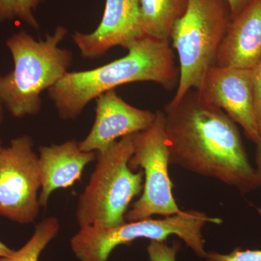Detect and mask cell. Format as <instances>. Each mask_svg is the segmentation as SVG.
Masks as SVG:
<instances>
[{
    "instance_id": "11",
    "label": "cell",
    "mask_w": 261,
    "mask_h": 261,
    "mask_svg": "<svg viewBox=\"0 0 261 261\" xmlns=\"http://www.w3.org/2000/svg\"><path fill=\"white\" fill-rule=\"evenodd\" d=\"M144 36L140 0H106L102 18L97 28L89 34L75 32L72 39L82 58L94 60L117 46L126 48Z\"/></svg>"
},
{
    "instance_id": "13",
    "label": "cell",
    "mask_w": 261,
    "mask_h": 261,
    "mask_svg": "<svg viewBox=\"0 0 261 261\" xmlns=\"http://www.w3.org/2000/svg\"><path fill=\"white\" fill-rule=\"evenodd\" d=\"M260 58L261 0H253L231 19L216 65L252 69Z\"/></svg>"
},
{
    "instance_id": "16",
    "label": "cell",
    "mask_w": 261,
    "mask_h": 261,
    "mask_svg": "<svg viewBox=\"0 0 261 261\" xmlns=\"http://www.w3.org/2000/svg\"><path fill=\"white\" fill-rule=\"evenodd\" d=\"M261 216V209H257ZM206 261H261V249H243L235 247L229 253H220L215 250L207 252Z\"/></svg>"
},
{
    "instance_id": "15",
    "label": "cell",
    "mask_w": 261,
    "mask_h": 261,
    "mask_svg": "<svg viewBox=\"0 0 261 261\" xmlns=\"http://www.w3.org/2000/svg\"><path fill=\"white\" fill-rule=\"evenodd\" d=\"M59 221L56 217L43 220L35 226L32 238L17 251L8 256L0 257V261H39L43 250L60 231Z\"/></svg>"
},
{
    "instance_id": "9",
    "label": "cell",
    "mask_w": 261,
    "mask_h": 261,
    "mask_svg": "<svg viewBox=\"0 0 261 261\" xmlns=\"http://www.w3.org/2000/svg\"><path fill=\"white\" fill-rule=\"evenodd\" d=\"M252 76V69L214 65L207 70L197 92L240 125L247 139L255 144L261 136L254 111Z\"/></svg>"
},
{
    "instance_id": "7",
    "label": "cell",
    "mask_w": 261,
    "mask_h": 261,
    "mask_svg": "<svg viewBox=\"0 0 261 261\" xmlns=\"http://www.w3.org/2000/svg\"><path fill=\"white\" fill-rule=\"evenodd\" d=\"M147 129L136 134L135 152L128 162L130 169H143L145 184L142 195L126 213V222L149 219L154 215L164 217L181 212L172 193L173 183L168 172L169 149L163 111Z\"/></svg>"
},
{
    "instance_id": "24",
    "label": "cell",
    "mask_w": 261,
    "mask_h": 261,
    "mask_svg": "<svg viewBox=\"0 0 261 261\" xmlns=\"http://www.w3.org/2000/svg\"><path fill=\"white\" fill-rule=\"evenodd\" d=\"M3 104H2L1 101H0V128H1L2 122H3ZM2 148H3V147H2L1 140H0V149H1Z\"/></svg>"
},
{
    "instance_id": "3",
    "label": "cell",
    "mask_w": 261,
    "mask_h": 261,
    "mask_svg": "<svg viewBox=\"0 0 261 261\" xmlns=\"http://www.w3.org/2000/svg\"><path fill=\"white\" fill-rule=\"evenodd\" d=\"M67 34V29L59 25L44 40L22 30L6 41L14 67L0 80V101L15 118L40 112L43 92L69 72L73 54L60 47Z\"/></svg>"
},
{
    "instance_id": "25",
    "label": "cell",
    "mask_w": 261,
    "mask_h": 261,
    "mask_svg": "<svg viewBox=\"0 0 261 261\" xmlns=\"http://www.w3.org/2000/svg\"><path fill=\"white\" fill-rule=\"evenodd\" d=\"M1 78H2V75H0V80H1Z\"/></svg>"
},
{
    "instance_id": "1",
    "label": "cell",
    "mask_w": 261,
    "mask_h": 261,
    "mask_svg": "<svg viewBox=\"0 0 261 261\" xmlns=\"http://www.w3.org/2000/svg\"><path fill=\"white\" fill-rule=\"evenodd\" d=\"M170 165L216 178L243 194L261 186L238 125L192 89L163 110Z\"/></svg>"
},
{
    "instance_id": "17",
    "label": "cell",
    "mask_w": 261,
    "mask_h": 261,
    "mask_svg": "<svg viewBox=\"0 0 261 261\" xmlns=\"http://www.w3.org/2000/svg\"><path fill=\"white\" fill-rule=\"evenodd\" d=\"M180 248L181 243L177 240L173 241L171 245H168L166 241L151 240L147 252L149 261H176Z\"/></svg>"
},
{
    "instance_id": "12",
    "label": "cell",
    "mask_w": 261,
    "mask_h": 261,
    "mask_svg": "<svg viewBox=\"0 0 261 261\" xmlns=\"http://www.w3.org/2000/svg\"><path fill=\"white\" fill-rule=\"evenodd\" d=\"M41 207H47L53 192L72 187L82 179L84 168L97 159L94 152H84L75 140L39 147Z\"/></svg>"
},
{
    "instance_id": "21",
    "label": "cell",
    "mask_w": 261,
    "mask_h": 261,
    "mask_svg": "<svg viewBox=\"0 0 261 261\" xmlns=\"http://www.w3.org/2000/svg\"><path fill=\"white\" fill-rule=\"evenodd\" d=\"M226 1L229 7L231 18L233 19L240 14L253 0H226Z\"/></svg>"
},
{
    "instance_id": "2",
    "label": "cell",
    "mask_w": 261,
    "mask_h": 261,
    "mask_svg": "<svg viewBox=\"0 0 261 261\" xmlns=\"http://www.w3.org/2000/svg\"><path fill=\"white\" fill-rule=\"evenodd\" d=\"M128 54L94 69L68 72L48 90L62 119L75 120L91 101L123 84L150 82L171 90L179 68L169 41L144 36L126 48Z\"/></svg>"
},
{
    "instance_id": "4",
    "label": "cell",
    "mask_w": 261,
    "mask_h": 261,
    "mask_svg": "<svg viewBox=\"0 0 261 261\" xmlns=\"http://www.w3.org/2000/svg\"><path fill=\"white\" fill-rule=\"evenodd\" d=\"M135 135L96 153L95 168L79 198L75 216L80 228L113 227L126 222L128 206L143 190V171L135 173L128 166L135 152Z\"/></svg>"
},
{
    "instance_id": "20",
    "label": "cell",
    "mask_w": 261,
    "mask_h": 261,
    "mask_svg": "<svg viewBox=\"0 0 261 261\" xmlns=\"http://www.w3.org/2000/svg\"><path fill=\"white\" fill-rule=\"evenodd\" d=\"M18 18L17 0H0V23Z\"/></svg>"
},
{
    "instance_id": "18",
    "label": "cell",
    "mask_w": 261,
    "mask_h": 261,
    "mask_svg": "<svg viewBox=\"0 0 261 261\" xmlns=\"http://www.w3.org/2000/svg\"><path fill=\"white\" fill-rule=\"evenodd\" d=\"M252 70V94L257 129L261 136V58Z\"/></svg>"
},
{
    "instance_id": "10",
    "label": "cell",
    "mask_w": 261,
    "mask_h": 261,
    "mask_svg": "<svg viewBox=\"0 0 261 261\" xmlns=\"http://www.w3.org/2000/svg\"><path fill=\"white\" fill-rule=\"evenodd\" d=\"M95 101L93 126L80 142V149L84 152H104L118 139L147 129L155 119V113L130 106L115 89L101 94Z\"/></svg>"
},
{
    "instance_id": "22",
    "label": "cell",
    "mask_w": 261,
    "mask_h": 261,
    "mask_svg": "<svg viewBox=\"0 0 261 261\" xmlns=\"http://www.w3.org/2000/svg\"><path fill=\"white\" fill-rule=\"evenodd\" d=\"M255 146H256V148H255V161L256 168H255L257 178H258L261 185V137L255 143Z\"/></svg>"
},
{
    "instance_id": "19",
    "label": "cell",
    "mask_w": 261,
    "mask_h": 261,
    "mask_svg": "<svg viewBox=\"0 0 261 261\" xmlns=\"http://www.w3.org/2000/svg\"><path fill=\"white\" fill-rule=\"evenodd\" d=\"M45 0H17L18 5V18L32 28L38 30L39 25L34 16V11Z\"/></svg>"
},
{
    "instance_id": "14",
    "label": "cell",
    "mask_w": 261,
    "mask_h": 261,
    "mask_svg": "<svg viewBox=\"0 0 261 261\" xmlns=\"http://www.w3.org/2000/svg\"><path fill=\"white\" fill-rule=\"evenodd\" d=\"M188 0H140L144 35L170 41L173 27L187 9Z\"/></svg>"
},
{
    "instance_id": "8",
    "label": "cell",
    "mask_w": 261,
    "mask_h": 261,
    "mask_svg": "<svg viewBox=\"0 0 261 261\" xmlns=\"http://www.w3.org/2000/svg\"><path fill=\"white\" fill-rule=\"evenodd\" d=\"M28 135L10 141L0 149V216L20 224L34 222L40 205L39 155Z\"/></svg>"
},
{
    "instance_id": "6",
    "label": "cell",
    "mask_w": 261,
    "mask_h": 261,
    "mask_svg": "<svg viewBox=\"0 0 261 261\" xmlns=\"http://www.w3.org/2000/svg\"><path fill=\"white\" fill-rule=\"evenodd\" d=\"M222 222L220 218L211 217L202 211H181L161 219L149 218L113 227L80 228L70 240V247L80 261H108L111 252L119 245H128L139 239L166 241L168 237L176 235L197 257L205 259L207 251L202 229L207 224Z\"/></svg>"
},
{
    "instance_id": "5",
    "label": "cell",
    "mask_w": 261,
    "mask_h": 261,
    "mask_svg": "<svg viewBox=\"0 0 261 261\" xmlns=\"http://www.w3.org/2000/svg\"><path fill=\"white\" fill-rule=\"evenodd\" d=\"M231 20L226 0H188L185 13L171 31L170 39L179 61V81L168 104L176 105L189 91L200 88L207 70L216 65Z\"/></svg>"
},
{
    "instance_id": "23",
    "label": "cell",
    "mask_w": 261,
    "mask_h": 261,
    "mask_svg": "<svg viewBox=\"0 0 261 261\" xmlns=\"http://www.w3.org/2000/svg\"><path fill=\"white\" fill-rule=\"evenodd\" d=\"M13 252H14V250H11L4 243L0 241V257L8 256V255L13 253Z\"/></svg>"
}]
</instances>
